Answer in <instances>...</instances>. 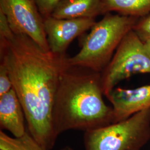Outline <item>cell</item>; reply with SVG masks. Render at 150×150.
<instances>
[{"label": "cell", "mask_w": 150, "mask_h": 150, "mask_svg": "<svg viewBox=\"0 0 150 150\" xmlns=\"http://www.w3.org/2000/svg\"><path fill=\"white\" fill-rule=\"evenodd\" d=\"M101 15H103L101 0H62L51 16L58 19H95Z\"/></svg>", "instance_id": "cell-10"}, {"label": "cell", "mask_w": 150, "mask_h": 150, "mask_svg": "<svg viewBox=\"0 0 150 150\" xmlns=\"http://www.w3.org/2000/svg\"><path fill=\"white\" fill-rule=\"evenodd\" d=\"M26 117L21 102L12 88L0 96V127L14 137H21L27 131Z\"/></svg>", "instance_id": "cell-9"}, {"label": "cell", "mask_w": 150, "mask_h": 150, "mask_svg": "<svg viewBox=\"0 0 150 150\" xmlns=\"http://www.w3.org/2000/svg\"><path fill=\"white\" fill-rule=\"evenodd\" d=\"M150 139V108L85 132V150H141Z\"/></svg>", "instance_id": "cell-4"}, {"label": "cell", "mask_w": 150, "mask_h": 150, "mask_svg": "<svg viewBox=\"0 0 150 150\" xmlns=\"http://www.w3.org/2000/svg\"><path fill=\"white\" fill-rule=\"evenodd\" d=\"M106 97L113 110V123L150 108V85L134 89L115 87Z\"/></svg>", "instance_id": "cell-8"}, {"label": "cell", "mask_w": 150, "mask_h": 150, "mask_svg": "<svg viewBox=\"0 0 150 150\" xmlns=\"http://www.w3.org/2000/svg\"><path fill=\"white\" fill-rule=\"evenodd\" d=\"M43 18L51 15L54 8L62 0H33Z\"/></svg>", "instance_id": "cell-14"}, {"label": "cell", "mask_w": 150, "mask_h": 150, "mask_svg": "<svg viewBox=\"0 0 150 150\" xmlns=\"http://www.w3.org/2000/svg\"><path fill=\"white\" fill-rule=\"evenodd\" d=\"M100 72L79 67L62 74L54 100L52 123L56 134L86 132L112 123L113 110L103 99Z\"/></svg>", "instance_id": "cell-2"}, {"label": "cell", "mask_w": 150, "mask_h": 150, "mask_svg": "<svg viewBox=\"0 0 150 150\" xmlns=\"http://www.w3.org/2000/svg\"><path fill=\"white\" fill-rule=\"evenodd\" d=\"M1 150H47L39 145L28 132L21 137L16 138L0 131ZM59 150H74L70 146H65Z\"/></svg>", "instance_id": "cell-12"}, {"label": "cell", "mask_w": 150, "mask_h": 150, "mask_svg": "<svg viewBox=\"0 0 150 150\" xmlns=\"http://www.w3.org/2000/svg\"><path fill=\"white\" fill-rule=\"evenodd\" d=\"M139 19L108 13L92 26L81 41V50L69 57L71 67H79L101 73L107 67L124 37Z\"/></svg>", "instance_id": "cell-3"}, {"label": "cell", "mask_w": 150, "mask_h": 150, "mask_svg": "<svg viewBox=\"0 0 150 150\" xmlns=\"http://www.w3.org/2000/svg\"><path fill=\"white\" fill-rule=\"evenodd\" d=\"M103 14H117L139 19L150 13V0H101Z\"/></svg>", "instance_id": "cell-11"}, {"label": "cell", "mask_w": 150, "mask_h": 150, "mask_svg": "<svg viewBox=\"0 0 150 150\" xmlns=\"http://www.w3.org/2000/svg\"><path fill=\"white\" fill-rule=\"evenodd\" d=\"M96 22L94 18L58 19L51 16L44 18L50 51L56 54H66L75 38L91 30Z\"/></svg>", "instance_id": "cell-7"}, {"label": "cell", "mask_w": 150, "mask_h": 150, "mask_svg": "<svg viewBox=\"0 0 150 150\" xmlns=\"http://www.w3.org/2000/svg\"><path fill=\"white\" fill-rule=\"evenodd\" d=\"M12 88V84L6 64L0 61V96Z\"/></svg>", "instance_id": "cell-15"}, {"label": "cell", "mask_w": 150, "mask_h": 150, "mask_svg": "<svg viewBox=\"0 0 150 150\" xmlns=\"http://www.w3.org/2000/svg\"><path fill=\"white\" fill-rule=\"evenodd\" d=\"M0 11L14 33L25 35L45 51H50L44 18L33 0H0Z\"/></svg>", "instance_id": "cell-6"}, {"label": "cell", "mask_w": 150, "mask_h": 150, "mask_svg": "<svg viewBox=\"0 0 150 150\" xmlns=\"http://www.w3.org/2000/svg\"><path fill=\"white\" fill-rule=\"evenodd\" d=\"M137 74H150V53L132 30L124 37L101 73L103 95L107 96L120 82Z\"/></svg>", "instance_id": "cell-5"}, {"label": "cell", "mask_w": 150, "mask_h": 150, "mask_svg": "<svg viewBox=\"0 0 150 150\" xmlns=\"http://www.w3.org/2000/svg\"><path fill=\"white\" fill-rule=\"evenodd\" d=\"M0 61L21 103L27 132L51 150L58 137L52 123L54 100L62 75L70 67L69 57L45 51L27 36L11 31L0 34Z\"/></svg>", "instance_id": "cell-1"}, {"label": "cell", "mask_w": 150, "mask_h": 150, "mask_svg": "<svg viewBox=\"0 0 150 150\" xmlns=\"http://www.w3.org/2000/svg\"><path fill=\"white\" fill-rule=\"evenodd\" d=\"M144 43H145V46L147 48V50L149 51V52L150 53V39L144 42Z\"/></svg>", "instance_id": "cell-16"}, {"label": "cell", "mask_w": 150, "mask_h": 150, "mask_svg": "<svg viewBox=\"0 0 150 150\" xmlns=\"http://www.w3.org/2000/svg\"><path fill=\"white\" fill-rule=\"evenodd\" d=\"M133 30L144 42L150 40V13L138 20Z\"/></svg>", "instance_id": "cell-13"}]
</instances>
